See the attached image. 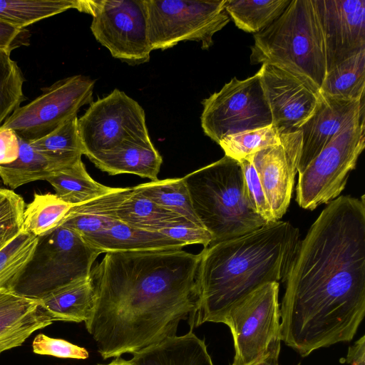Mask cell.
Masks as SVG:
<instances>
[{"mask_svg":"<svg viewBox=\"0 0 365 365\" xmlns=\"http://www.w3.org/2000/svg\"><path fill=\"white\" fill-rule=\"evenodd\" d=\"M78 119L77 115L73 117L43 138L29 141L31 145L48 156L74 165L83 155Z\"/></svg>","mask_w":365,"mask_h":365,"instance_id":"f546056e","label":"cell"},{"mask_svg":"<svg viewBox=\"0 0 365 365\" xmlns=\"http://www.w3.org/2000/svg\"><path fill=\"white\" fill-rule=\"evenodd\" d=\"M10 54L0 50V126L26 100L24 75Z\"/></svg>","mask_w":365,"mask_h":365,"instance_id":"d6a6232c","label":"cell"},{"mask_svg":"<svg viewBox=\"0 0 365 365\" xmlns=\"http://www.w3.org/2000/svg\"><path fill=\"white\" fill-rule=\"evenodd\" d=\"M238 162L243 173L245 192L252 208L267 223L276 221L252 161L245 158Z\"/></svg>","mask_w":365,"mask_h":365,"instance_id":"e575fe53","label":"cell"},{"mask_svg":"<svg viewBox=\"0 0 365 365\" xmlns=\"http://www.w3.org/2000/svg\"><path fill=\"white\" fill-rule=\"evenodd\" d=\"M148 38L152 51L194 41L202 48L213 44V36L230 21L226 0H144Z\"/></svg>","mask_w":365,"mask_h":365,"instance_id":"52a82bcc","label":"cell"},{"mask_svg":"<svg viewBox=\"0 0 365 365\" xmlns=\"http://www.w3.org/2000/svg\"><path fill=\"white\" fill-rule=\"evenodd\" d=\"M280 337L307 356L351 341L365 314V200L327 204L299 245L284 280Z\"/></svg>","mask_w":365,"mask_h":365,"instance_id":"6da1fadb","label":"cell"},{"mask_svg":"<svg viewBox=\"0 0 365 365\" xmlns=\"http://www.w3.org/2000/svg\"><path fill=\"white\" fill-rule=\"evenodd\" d=\"M135 365H214L205 341L191 330L168 337L133 354Z\"/></svg>","mask_w":365,"mask_h":365,"instance_id":"44dd1931","label":"cell"},{"mask_svg":"<svg viewBox=\"0 0 365 365\" xmlns=\"http://www.w3.org/2000/svg\"><path fill=\"white\" fill-rule=\"evenodd\" d=\"M96 81L75 75L41 88L42 93L16 108L0 126L13 130L17 135L33 141L48 135L69 119L80 108L93 102Z\"/></svg>","mask_w":365,"mask_h":365,"instance_id":"7c38bea8","label":"cell"},{"mask_svg":"<svg viewBox=\"0 0 365 365\" xmlns=\"http://www.w3.org/2000/svg\"><path fill=\"white\" fill-rule=\"evenodd\" d=\"M281 341L275 343L268 354L259 361L250 365H279ZM231 365H235L232 364Z\"/></svg>","mask_w":365,"mask_h":365,"instance_id":"60d3db41","label":"cell"},{"mask_svg":"<svg viewBox=\"0 0 365 365\" xmlns=\"http://www.w3.org/2000/svg\"><path fill=\"white\" fill-rule=\"evenodd\" d=\"M183 179L193 210L212 236L211 245L241 236L267 224L250 205L237 160L224 155Z\"/></svg>","mask_w":365,"mask_h":365,"instance_id":"5b68a950","label":"cell"},{"mask_svg":"<svg viewBox=\"0 0 365 365\" xmlns=\"http://www.w3.org/2000/svg\"><path fill=\"white\" fill-rule=\"evenodd\" d=\"M78 127L88 159L126 140L150 138L143 108L118 88L92 102L78 119Z\"/></svg>","mask_w":365,"mask_h":365,"instance_id":"4fadbf2b","label":"cell"},{"mask_svg":"<svg viewBox=\"0 0 365 365\" xmlns=\"http://www.w3.org/2000/svg\"><path fill=\"white\" fill-rule=\"evenodd\" d=\"M200 259L182 249L106 253L90 273L95 302L85 322L103 359L174 336L182 320L192 330Z\"/></svg>","mask_w":365,"mask_h":365,"instance_id":"7a4b0ae2","label":"cell"},{"mask_svg":"<svg viewBox=\"0 0 365 365\" xmlns=\"http://www.w3.org/2000/svg\"><path fill=\"white\" fill-rule=\"evenodd\" d=\"M322 32L327 73L365 50V0H314Z\"/></svg>","mask_w":365,"mask_h":365,"instance_id":"2e32d148","label":"cell"},{"mask_svg":"<svg viewBox=\"0 0 365 365\" xmlns=\"http://www.w3.org/2000/svg\"><path fill=\"white\" fill-rule=\"evenodd\" d=\"M302 147V133L297 130L281 134L279 143L247 157L257 171L276 221L289 205Z\"/></svg>","mask_w":365,"mask_h":365,"instance_id":"e0dca14e","label":"cell"},{"mask_svg":"<svg viewBox=\"0 0 365 365\" xmlns=\"http://www.w3.org/2000/svg\"><path fill=\"white\" fill-rule=\"evenodd\" d=\"M78 10L92 16L91 30L113 57L130 65L150 60L144 0H79Z\"/></svg>","mask_w":365,"mask_h":365,"instance_id":"30bf717a","label":"cell"},{"mask_svg":"<svg viewBox=\"0 0 365 365\" xmlns=\"http://www.w3.org/2000/svg\"><path fill=\"white\" fill-rule=\"evenodd\" d=\"M365 50L344 61L328 72L319 93L345 101L364 99Z\"/></svg>","mask_w":365,"mask_h":365,"instance_id":"d4e9b609","label":"cell"},{"mask_svg":"<svg viewBox=\"0 0 365 365\" xmlns=\"http://www.w3.org/2000/svg\"><path fill=\"white\" fill-rule=\"evenodd\" d=\"M364 117L336 134L300 172L296 201L313 210L339 197L365 148Z\"/></svg>","mask_w":365,"mask_h":365,"instance_id":"ba28073f","label":"cell"},{"mask_svg":"<svg viewBox=\"0 0 365 365\" xmlns=\"http://www.w3.org/2000/svg\"><path fill=\"white\" fill-rule=\"evenodd\" d=\"M32 348L35 354L63 359H86L89 356L83 347L64 339L51 338L43 334H39L34 338Z\"/></svg>","mask_w":365,"mask_h":365,"instance_id":"d590c367","label":"cell"},{"mask_svg":"<svg viewBox=\"0 0 365 365\" xmlns=\"http://www.w3.org/2000/svg\"><path fill=\"white\" fill-rule=\"evenodd\" d=\"M279 283L264 284L233 304L222 322L232 335V364L250 365L281 341Z\"/></svg>","mask_w":365,"mask_h":365,"instance_id":"9c48e42d","label":"cell"},{"mask_svg":"<svg viewBox=\"0 0 365 365\" xmlns=\"http://www.w3.org/2000/svg\"><path fill=\"white\" fill-rule=\"evenodd\" d=\"M78 6L79 0H0V21L24 29L66 10H78Z\"/></svg>","mask_w":365,"mask_h":365,"instance_id":"f1b7e54d","label":"cell"},{"mask_svg":"<svg viewBox=\"0 0 365 365\" xmlns=\"http://www.w3.org/2000/svg\"><path fill=\"white\" fill-rule=\"evenodd\" d=\"M153 231L179 241L185 246L200 244L206 247L212 242L211 235L203 226L182 217L163 221Z\"/></svg>","mask_w":365,"mask_h":365,"instance_id":"836d02e7","label":"cell"},{"mask_svg":"<svg viewBox=\"0 0 365 365\" xmlns=\"http://www.w3.org/2000/svg\"><path fill=\"white\" fill-rule=\"evenodd\" d=\"M292 0H226L225 10L236 26L257 34L276 20Z\"/></svg>","mask_w":365,"mask_h":365,"instance_id":"4316f807","label":"cell"},{"mask_svg":"<svg viewBox=\"0 0 365 365\" xmlns=\"http://www.w3.org/2000/svg\"><path fill=\"white\" fill-rule=\"evenodd\" d=\"M19 153V138L11 129L0 130V165L14 162Z\"/></svg>","mask_w":365,"mask_h":365,"instance_id":"f35d334b","label":"cell"},{"mask_svg":"<svg viewBox=\"0 0 365 365\" xmlns=\"http://www.w3.org/2000/svg\"><path fill=\"white\" fill-rule=\"evenodd\" d=\"M38 237L22 230L0 250V292H11L21 272L31 259Z\"/></svg>","mask_w":365,"mask_h":365,"instance_id":"4dcf8cb0","label":"cell"},{"mask_svg":"<svg viewBox=\"0 0 365 365\" xmlns=\"http://www.w3.org/2000/svg\"><path fill=\"white\" fill-rule=\"evenodd\" d=\"M22 230L21 227H17L7 234L0 237V250L15 238Z\"/></svg>","mask_w":365,"mask_h":365,"instance_id":"b9f144b4","label":"cell"},{"mask_svg":"<svg viewBox=\"0 0 365 365\" xmlns=\"http://www.w3.org/2000/svg\"><path fill=\"white\" fill-rule=\"evenodd\" d=\"M29 31L0 21V50L11 53L14 49L28 44Z\"/></svg>","mask_w":365,"mask_h":365,"instance_id":"74e56055","label":"cell"},{"mask_svg":"<svg viewBox=\"0 0 365 365\" xmlns=\"http://www.w3.org/2000/svg\"><path fill=\"white\" fill-rule=\"evenodd\" d=\"M101 253L73 230L59 226L38 237L34 252L11 292L41 299L71 282L90 276L92 265Z\"/></svg>","mask_w":365,"mask_h":365,"instance_id":"8992f818","label":"cell"},{"mask_svg":"<svg viewBox=\"0 0 365 365\" xmlns=\"http://www.w3.org/2000/svg\"><path fill=\"white\" fill-rule=\"evenodd\" d=\"M25 206L19 195L11 189L0 188V225L21 223Z\"/></svg>","mask_w":365,"mask_h":365,"instance_id":"8d00e7d4","label":"cell"},{"mask_svg":"<svg viewBox=\"0 0 365 365\" xmlns=\"http://www.w3.org/2000/svg\"><path fill=\"white\" fill-rule=\"evenodd\" d=\"M341 361L350 365H365V336L349 346L346 358L341 359Z\"/></svg>","mask_w":365,"mask_h":365,"instance_id":"ab89813d","label":"cell"},{"mask_svg":"<svg viewBox=\"0 0 365 365\" xmlns=\"http://www.w3.org/2000/svg\"><path fill=\"white\" fill-rule=\"evenodd\" d=\"M299 242V229L277 220L204 247L194 327L222 323L233 304L260 286L284 282Z\"/></svg>","mask_w":365,"mask_h":365,"instance_id":"3957f363","label":"cell"},{"mask_svg":"<svg viewBox=\"0 0 365 365\" xmlns=\"http://www.w3.org/2000/svg\"><path fill=\"white\" fill-rule=\"evenodd\" d=\"M63 201L76 206L112 192L115 187L93 180L82 161L56 173L46 180Z\"/></svg>","mask_w":365,"mask_h":365,"instance_id":"cb8c5ba5","label":"cell"},{"mask_svg":"<svg viewBox=\"0 0 365 365\" xmlns=\"http://www.w3.org/2000/svg\"><path fill=\"white\" fill-rule=\"evenodd\" d=\"M98 365H135L130 360H125L120 357H116L114 360L106 364H98Z\"/></svg>","mask_w":365,"mask_h":365,"instance_id":"7bdbcfd3","label":"cell"},{"mask_svg":"<svg viewBox=\"0 0 365 365\" xmlns=\"http://www.w3.org/2000/svg\"><path fill=\"white\" fill-rule=\"evenodd\" d=\"M60 226L73 230L102 253L182 249L185 246L158 232L140 229L99 215L69 213Z\"/></svg>","mask_w":365,"mask_h":365,"instance_id":"9a60e30c","label":"cell"},{"mask_svg":"<svg viewBox=\"0 0 365 365\" xmlns=\"http://www.w3.org/2000/svg\"><path fill=\"white\" fill-rule=\"evenodd\" d=\"M320 96L316 111L299 129L302 133V147L297 173L341 130L364 117V99L345 101L321 94Z\"/></svg>","mask_w":365,"mask_h":365,"instance_id":"ac0fdd59","label":"cell"},{"mask_svg":"<svg viewBox=\"0 0 365 365\" xmlns=\"http://www.w3.org/2000/svg\"><path fill=\"white\" fill-rule=\"evenodd\" d=\"M257 72L272 124L280 135L299 130L316 111L319 93L276 66L262 64Z\"/></svg>","mask_w":365,"mask_h":365,"instance_id":"5bb4252c","label":"cell"},{"mask_svg":"<svg viewBox=\"0 0 365 365\" xmlns=\"http://www.w3.org/2000/svg\"><path fill=\"white\" fill-rule=\"evenodd\" d=\"M133 188L158 206L202 225L193 210L183 178L157 180Z\"/></svg>","mask_w":365,"mask_h":365,"instance_id":"484cf974","label":"cell"},{"mask_svg":"<svg viewBox=\"0 0 365 365\" xmlns=\"http://www.w3.org/2000/svg\"><path fill=\"white\" fill-rule=\"evenodd\" d=\"M38 299L0 292V354L21 346L36 330L53 322L38 310Z\"/></svg>","mask_w":365,"mask_h":365,"instance_id":"d6986e66","label":"cell"},{"mask_svg":"<svg viewBox=\"0 0 365 365\" xmlns=\"http://www.w3.org/2000/svg\"><path fill=\"white\" fill-rule=\"evenodd\" d=\"M250 63L276 66L319 92L327 63L314 0H292L276 20L255 34Z\"/></svg>","mask_w":365,"mask_h":365,"instance_id":"277c9868","label":"cell"},{"mask_svg":"<svg viewBox=\"0 0 365 365\" xmlns=\"http://www.w3.org/2000/svg\"><path fill=\"white\" fill-rule=\"evenodd\" d=\"M72 207L56 194L35 193L25 206L22 230L37 237L46 235L61 225Z\"/></svg>","mask_w":365,"mask_h":365,"instance_id":"83f0119b","label":"cell"},{"mask_svg":"<svg viewBox=\"0 0 365 365\" xmlns=\"http://www.w3.org/2000/svg\"><path fill=\"white\" fill-rule=\"evenodd\" d=\"M279 142L280 134L272 124L227 135L218 145L224 150L225 155L238 161Z\"/></svg>","mask_w":365,"mask_h":365,"instance_id":"1f68e13d","label":"cell"},{"mask_svg":"<svg viewBox=\"0 0 365 365\" xmlns=\"http://www.w3.org/2000/svg\"><path fill=\"white\" fill-rule=\"evenodd\" d=\"M95 290L90 276L71 282L38 299L39 312L50 321L81 322L90 317Z\"/></svg>","mask_w":365,"mask_h":365,"instance_id":"7402d4cb","label":"cell"},{"mask_svg":"<svg viewBox=\"0 0 365 365\" xmlns=\"http://www.w3.org/2000/svg\"><path fill=\"white\" fill-rule=\"evenodd\" d=\"M19 138L17 159L10 164L0 165V178L11 190L31 182L46 180L56 173L71 166L36 150L29 141Z\"/></svg>","mask_w":365,"mask_h":365,"instance_id":"603a6c76","label":"cell"},{"mask_svg":"<svg viewBox=\"0 0 365 365\" xmlns=\"http://www.w3.org/2000/svg\"><path fill=\"white\" fill-rule=\"evenodd\" d=\"M298 365H299V364Z\"/></svg>","mask_w":365,"mask_h":365,"instance_id":"ee69618b","label":"cell"},{"mask_svg":"<svg viewBox=\"0 0 365 365\" xmlns=\"http://www.w3.org/2000/svg\"><path fill=\"white\" fill-rule=\"evenodd\" d=\"M202 104L201 127L217 144L227 135L272 123L258 72L243 80L232 78Z\"/></svg>","mask_w":365,"mask_h":365,"instance_id":"8fae6325","label":"cell"},{"mask_svg":"<svg viewBox=\"0 0 365 365\" xmlns=\"http://www.w3.org/2000/svg\"><path fill=\"white\" fill-rule=\"evenodd\" d=\"M89 160L96 168L110 175L128 173L153 181L158 180L163 163L150 138L126 140Z\"/></svg>","mask_w":365,"mask_h":365,"instance_id":"ffe728a7","label":"cell"}]
</instances>
